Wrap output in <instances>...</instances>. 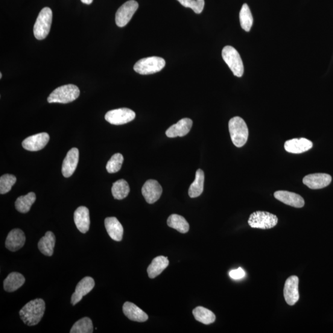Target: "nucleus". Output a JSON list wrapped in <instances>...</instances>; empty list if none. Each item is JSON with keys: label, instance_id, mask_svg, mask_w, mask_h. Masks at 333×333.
Here are the masks:
<instances>
[{"label": "nucleus", "instance_id": "obj_1", "mask_svg": "<svg viewBox=\"0 0 333 333\" xmlns=\"http://www.w3.org/2000/svg\"><path fill=\"white\" fill-rule=\"evenodd\" d=\"M45 302L42 299L31 300L19 312L20 318L25 325L35 326L40 322L45 311Z\"/></svg>", "mask_w": 333, "mask_h": 333}, {"label": "nucleus", "instance_id": "obj_2", "mask_svg": "<svg viewBox=\"0 0 333 333\" xmlns=\"http://www.w3.org/2000/svg\"><path fill=\"white\" fill-rule=\"evenodd\" d=\"M229 127L233 144L238 148L243 147L249 136V130L246 122L241 118L235 117L230 119Z\"/></svg>", "mask_w": 333, "mask_h": 333}, {"label": "nucleus", "instance_id": "obj_3", "mask_svg": "<svg viewBox=\"0 0 333 333\" xmlns=\"http://www.w3.org/2000/svg\"><path fill=\"white\" fill-rule=\"evenodd\" d=\"M80 90L74 85L69 84L57 88L48 96L49 103L66 104L78 98Z\"/></svg>", "mask_w": 333, "mask_h": 333}, {"label": "nucleus", "instance_id": "obj_4", "mask_svg": "<svg viewBox=\"0 0 333 333\" xmlns=\"http://www.w3.org/2000/svg\"><path fill=\"white\" fill-rule=\"evenodd\" d=\"M52 13L50 8L45 7L41 10L34 27V34L37 40L45 39L50 31Z\"/></svg>", "mask_w": 333, "mask_h": 333}, {"label": "nucleus", "instance_id": "obj_5", "mask_svg": "<svg viewBox=\"0 0 333 333\" xmlns=\"http://www.w3.org/2000/svg\"><path fill=\"white\" fill-rule=\"evenodd\" d=\"M165 61L162 58L152 57L143 58L136 62L134 71L142 75H149L158 72L164 68Z\"/></svg>", "mask_w": 333, "mask_h": 333}, {"label": "nucleus", "instance_id": "obj_6", "mask_svg": "<svg viewBox=\"0 0 333 333\" xmlns=\"http://www.w3.org/2000/svg\"><path fill=\"white\" fill-rule=\"evenodd\" d=\"M221 55L233 74L238 77H242L244 74V65L237 50L233 46H226L222 49Z\"/></svg>", "mask_w": 333, "mask_h": 333}, {"label": "nucleus", "instance_id": "obj_7", "mask_svg": "<svg viewBox=\"0 0 333 333\" xmlns=\"http://www.w3.org/2000/svg\"><path fill=\"white\" fill-rule=\"evenodd\" d=\"M277 220L276 216L270 212L256 211L250 215L248 224L253 229L266 230L275 227Z\"/></svg>", "mask_w": 333, "mask_h": 333}, {"label": "nucleus", "instance_id": "obj_8", "mask_svg": "<svg viewBox=\"0 0 333 333\" xmlns=\"http://www.w3.org/2000/svg\"><path fill=\"white\" fill-rule=\"evenodd\" d=\"M135 117V113L132 110L128 108H120L108 111L105 115V119L111 124L120 125L132 121Z\"/></svg>", "mask_w": 333, "mask_h": 333}, {"label": "nucleus", "instance_id": "obj_9", "mask_svg": "<svg viewBox=\"0 0 333 333\" xmlns=\"http://www.w3.org/2000/svg\"><path fill=\"white\" fill-rule=\"evenodd\" d=\"M139 5L135 0H130L122 5L116 14V23L119 27L126 25L138 10Z\"/></svg>", "mask_w": 333, "mask_h": 333}, {"label": "nucleus", "instance_id": "obj_10", "mask_svg": "<svg viewBox=\"0 0 333 333\" xmlns=\"http://www.w3.org/2000/svg\"><path fill=\"white\" fill-rule=\"evenodd\" d=\"M299 281L297 276H291L286 280L283 293L288 305L294 306L299 299Z\"/></svg>", "mask_w": 333, "mask_h": 333}, {"label": "nucleus", "instance_id": "obj_11", "mask_svg": "<svg viewBox=\"0 0 333 333\" xmlns=\"http://www.w3.org/2000/svg\"><path fill=\"white\" fill-rule=\"evenodd\" d=\"M142 191L146 201L153 204L161 197L162 188L157 181L149 180L143 185Z\"/></svg>", "mask_w": 333, "mask_h": 333}, {"label": "nucleus", "instance_id": "obj_12", "mask_svg": "<svg viewBox=\"0 0 333 333\" xmlns=\"http://www.w3.org/2000/svg\"><path fill=\"white\" fill-rule=\"evenodd\" d=\"M49 140L47 133L43 132L27 137L22 143V147L29 151H38L45 148Z\"/></svg>", "mask_w": 333, "mask_h": 333}, {"label": "nucleus", "instance_id": "obj_13", "mask_svg": "<svg viewBox=\"0 0 333 333\" xmlns=\"http://www.w3.org/2000/svg\"><path fill=\"white\" fill-rule=\"evenodd\" d=\"M95 285V280L92 277H84L76 286L75 291L72 295L71 303L73 306L79 302L84 296L92 291Z\"/></svg>", "mask_w": 333, "mask_h": 333}, {"label": "nucleus", "instance_id": "obj_14", "mask_svg": "<svg viewBox=\"0 0 333 333\" xmlns=\"http://www.w3.org/2000/svg\"><path fill=\"white\" fill-rule=\"evenodd\" d=\"M331 180V175L319 173L307 175L303 179V183L309 188L318 189L328 186Z\"/></svg>", "mask_w": 333, "mask_h": 333}, {"label": "nucleus", "instance_id": "obj_15", "mask_svg": "<svg viewBox=\"0 0 333 333\" xmlns=\"http://www.w3.org/2000/svg\"><path fill=\"white\" fill-rule=\"evenodd\" d=\"M78 159H79V151L77 148H72L63 160L62 173L64 177L69 178L74 173L77 169Z\"/></svg>", "mask_w": 333, "mask_h": 333}, {"label": "nucleus", "instance_id": "obj_16", "mask_svg": "<svg viewBox=\"0 0 333 333\" xmlns=\"http://www.w3.org/2000/svg\"><path fill=\"white\" fill-rule=\"evenodd\" d=\"M276 200L282 203L296 208H301L305 204L304 200L301 196L288 191H277L274 193Z\"/></svg>", "mask_w": 333, "mask_h": 333}, {"label": "nucleus", "instance_id": "obj_17", "mask_svg": "<svg viewBox=\"0 0 333 333\" xmlns=\"http://www.w3.org/2000/svg\"><path fill=\"white\" fill-rule=\"evenodd\" d=\"M192 125V120L189 118L181 119L166 130L165 134L169 138H175V137H182L185 136L191 130Z\"/></svg>", "mask_w": 333, "mask_h": 333}, {"label": "nucleus", "instance_id": "obj_18", "mask_svg": "<svg viewBox=\"0 0 333 333\" xmlns=\"http://www.w3.org/2000/svg\"><path fill=\"white\" fill-rule=\"evenodd\" d=\"M313 147V143L310 140L304 138H294L285 143V150L288 153L300 154L308 151Z\"/></svg>", "mask_w": 333, "mask_h": 333}, {"label": "nucleus", "instance_id": "obj_19", "mask_svg": "<svg viewBox=\"0 0 333 333\" xmlns=\"http://www.w3.org/2000/svg\"><path fill=\"white\" fill-rule=\"evenodd\" d=\"M25 242V236L24 233L20 229L11 230L8 235L6 239V247L8 249L16 252L24 246Z\"/></svg>", "mask_w": 333, "mask_h": 333}, {"label": "nucleus", "instance_id": "obj_20", "mask_svg": "<svg viewBox=\"0 0 333 333\" xmlns=\"http://www.w3.org/2000/svg\"><path fill=\"white\" fill-rule=\"evenodd\" d=\"M76 227L81 233H86L90 229V218L89 209L85 206L78 207L74 214Z\"/></svg>", "mask_w": 333, "mask_h": 333}, {"label": "nucleus", "instance_id": "obj_21", "mask_svg": "<svg viewBox=\"0 0 333 333\" xmlns=\"http://www.w3.org/2000/svg\"><path fill=\"white\" fill-rule=\"evenodd\" d=\"M105 227L111 239L116 241H122L124 229L122 224L116 217H107L105 219Z\"/></svg>", "mask_w": 333, "mask_h": 333}, {"label": "nucleus", "instance_id": "obj_22", "mask_svg": "<svg viewBox=\"0 0 333 333\" xmlns=\"http://www.w3.org/2000/svg\"><path fill=\"white\" fill-rule=\"evenodd\" d=\"M123 312L125 316L131 321L145 322L148 320V315L134 303L126 302L123 306Z\"/></svg>", "mask_w": 333, "mask_h": 333}, {"label": "nucleus", "instance_id": "obj_23", "mask_svg": "<svg viewBox=\"0 0 333 333\" xmlns=\"http://www.w3.org/2000/svg\"><path fill=\"white\" fill-rule=\"evenodd\" d=\"M169 261L166 257L160 256L156 257L149 265L147 269L149 277L153 279L159 275L168 267Z\"/></svg>", "mask_w": 333, "mask_h": 333}, {"label": "nucleus", "instance_id": "obj_24", "mask_svg": "<svg viewBox=\"0 0 333 333\" xmlns=\"http://www.w3.org/2000/svg\"><path fill=\"white\" fill-rule=\"evenodd\" d=\"M55 243V237L54 233L47 232L45 235L40 239L38 247L41 253L46 256H51L53 254Z\"/></svg>", "mask_w": 333, "mask_h": 333}, {"label": "nucleus", "instance_id": "obj_25", "mask_svg": "<svg viewBox=\"0 0 333 333\" xmlns=\"http://www.w3.org/2000/svg\"><path fill=\"white\" fill-rule=\"evenodd\" d=\"M25 279L22 274L17 272L11 273L5 280L4 289L7 292H14L24 284Z\"/></svg>", "mask_w": 333, "mask_h": 333}, {"label": "nucleus", "instance_id": "obj_26", "mask_svg": "<svg viewBox=\"0 0 333 333\" xmlns=\"http://www.w3.org/2000/svg\"><path fill=\"white\" fill-rule=\"evenodd\" d=\"M36 201V195L33 192L25 196H21L17 199L15 203L16 209L20 213H27Z\"/></svg>", "mask_w": 333, "mask_h": 333}, {"label": "nucleus", "instance_id": "obj_27", "mask_svg": "<svg viewBox=\"0 0 333 333\" xmlns=\"http://www.w3.org/2000/svg\"><path fill=\"white\" fill-rule=\"evenodd\" d=\"M204 173L201 169H198L196 173L195 180L189 186L188 194L191 198H197L203 193L204 190Z\"/></svg>", "mask_w": 333, "mask_h": 333}, {"label": "nucleus", "instance_id": "obj_28", "mask_svg": "<svg viewBox=\"0 0 333 333\" xmlns=\"http://www.w3.org/2000/svg\"><path fill=\"white\" fill-rule=\"evenodd\" d=\"M195 319L204 325H210L214 322L216 319L215 315L212 311L203 307H197L192 311Z\"/></svg>", "mask_w": 333, "mask_h": 333}, {"label": "nucleus", "instance_id": "obj_29", "mask_svg": "<svg viewBox=\"0 0 333 333\" xmlns=\"http://www.w3.org/2000/svg\"><path fill=\"white\" fill-rule=\"evenodd\" d=\"M169 227L175 229L181 233H186L189 229L188 221L182 216L177 214H172L169 216L168 220Z\"/></svg>", "mask_w": 333, "mask_h": 333}, {"label": "nucleus", "instance_id": "obj_30", "mask_svg": "<svg viewBox=\"0 0 333 333\" xmlns=\"http://www.w3.org/2000/svg\"><path fill=\"white\" fill-rule=\"evenodd\" d=\"M112 194L116 200H121L126 198L130 192V187L125 180L116 181L113 183Z\"/></svg>", "mask_w": 333, "mask_h": 333}, {"label": "nucleus", "instance_id": "obj_31", "mask_svg": "<svg viewBox=\"0 0 333 333\" xmlns=\"http://www.w3.org/2000/svg\"><path fill=\"white\" fill-rule=\"evenodd\" d=\"M240 24L243 30L249 32L253 24V17L250 9L246 4L242 5L240 13H239Z\"/></svg>", "mask_w": 333, "mask_h": 333}, {"label": "nucleus", "instance_id": "obj_32", "mask_svg": "<svg viewBox=\"0 0 333 333\" xmlns=\"http://www.w3.org/2000/svg\"><path fill=\"white\" fill-rule=\"evenodd\" d=\"M93 326L91 319L84 317L76 322L71 329V333H92Z\"/></svg>", "mask_w": 333, "mask_h": 333}, {"label": "nucleus", "instance_id": "obj_33", "mask_svg": "<svg viewBox=\"0 0 333 333\" xmlns=\"http://www.w3.org/2000/svg\"><path fill=\"white\" fill-rule=\"evenodd\" d=\"M123 162L124 157L121 154L116 153L114 154L107 163V171L109 174L116 173V172L121 170Z\"/></svg>", "mask_w": 333, "mask_h": 333}, {"label": "nucleus", "instance_id": "obj_34", "mask_svg": "<svg viewBox=\"0 0 333 333\" xmlns=\"http://www.w3.org/2000/svg\"><path fill=\"white\" fill-rule=\"evenodd\" d=\"M16 177L13 175L6 174L0 178V193L4 195L10 191L16 182Z\"/></svg>", "mask_w": 333, "mask_h": 333}, {"label": "nucleus", "instance_id": "obj_35", "mask_svg": "<svg viewBox=\"0 0 333 333\" xmlns=\"http://www.w3.org/2000/svg\"><path fill=\"white\" fill-rule=\"evenodd\" d=\"M184 7L192 9L197 14L203 12L205 5L204 0H177Z\"/></svg>", "mask_w": 333, "mask_h": 333}, {"label": "nucleus", "instance_id": "obj_36", "mask_svg": "<svg viewBox=\"0 0 333 333\" xmlns=\"http://www.w3.org/2000/svg\"><path fill=\"white\" fill-rule=\"evenodd\" d=\"M230 276L234 280H240L243 279L246 275V273L242 268L239 267L238 269L233 270L230 271Z\"/></svg>", "mask_w": 333, "mask_h": 333}, {"label": "nucleus", "instance_id": "obj_37", "mask_svg": "<svg viewBox=\"0 0 333 333\" xmlns=\"http://www.w3.org/2000/svg\"><path fill=\"white\" fill-rule=\"evenodd\" d=\"M93 0H81V2L84 4L90 5L92 4Z\"/></svg>", "mask_w": 333, "mask_h": 333}, {"label": "nucleus", "instance_id": "obj_38", "mask_svg": "<svg viewBox=\"0 0 333 333\" xmlns=\"http://www.w3.org/2000/svg\"><path fill=\"white\" fill-rule=\"evenodd\" d=\"M2 78V73H1V74H0V78Z\"/></svg>", "mask_w": 333, "mask_h": 333}]
</instances>
